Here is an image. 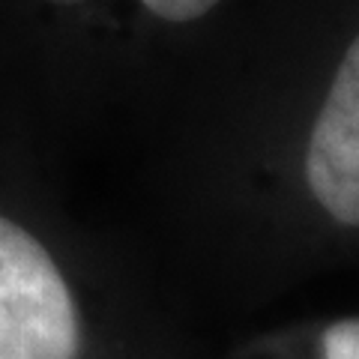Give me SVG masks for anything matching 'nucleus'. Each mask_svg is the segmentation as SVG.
I'll return each instance as SVG.
<instances>
[{
	"label": "nucleus",
	"mask_w": 359,
	"mask_h": 359,
	"mask_svg": "<svg viewBox=\"0 0 359 359\" xmlns=\"http://www.w3.org/2000/svg\"><path fill=\"white\" fill-rule=\"evenodd\" d=\"M306 183L327 216L359 228V36L347 48L309 135Z\"/></svg>",
	"instance_id": "f03ea898"
},
{
	"label": "nucleus",
	"mask_w": 359,
	"mask_h": 359,
	"mask_svg": "<svg viewBox=\"0 0 359 359\" xmlns=\"http://www.w3.org/2000/svg\"><path fill=\"white\" fill-rule=\"evenodd\" d=\"M141 4L147 6L153 15L180 25V21H195L204 13H210L219 0H141Z\"/></svg>",
	"instance_id": "20e7f679"
},
{
	"label": "nucleus",
	"mask_w": 359,
	"mask_h": 359,
	"mask_svg": "<svg viewBox=\"0 0 359 359\" xmlns=\"http://www.w3.org/2000/svg\"><path fill=\"white\" fill-rule=\"evenodd\" d=\"M72 290L45 245L0 216V359H78Z\"/></svg>",
	"instance_id": "f257e3e1"
},
{
	"label": "nucleus",
	"mask_w": 359,
	"mask_h": 359,
	"mask_svg": "<svg viewBox=\"0 0 359 359\" xmlns=\"http://www.w3.org/2000/svg\"><path fill=\"white\" fill-rule=\"evenodd\" d=\"M323 359H359V318L339 320L327 330Z\"/></svg>",
	"instance_id": "7ed1b4c3"
}]
</instances>
